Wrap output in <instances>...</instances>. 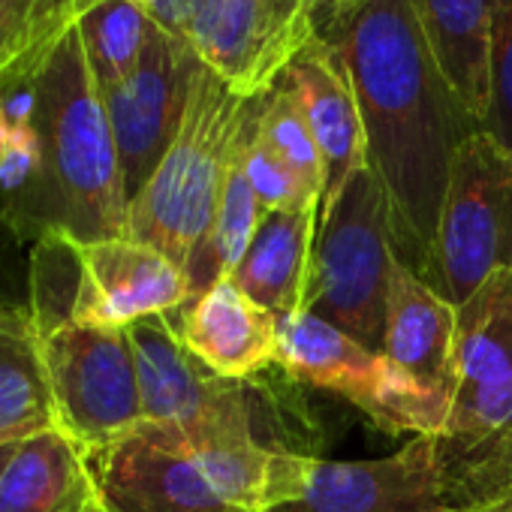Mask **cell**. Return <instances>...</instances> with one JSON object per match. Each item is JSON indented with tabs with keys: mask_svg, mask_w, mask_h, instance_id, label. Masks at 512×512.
Here are the masks:
<instances>
[{
	"mask_svg": "<svg viewBox=\"0 0 512 512\" xmlns=\"http://www.w3.org/2000/svg\"><path fill=\"white\" fill-rule=\"evenodd\" d=\"M320 37L353 79L368 166L392 205L398 260L425 281L452 157L479 127L437 73L410 0H356Z\"/></svg>",
	"mask_w": 512,
	"mask_h": 512,
	"instance_id": "obj_1",
	"label": "cell"
},
{
	"mask_svg": "<svg viewBox=\"0 0 512 512\" xmlns=\"http://www.w3.org/2000/svg\"><path fill=\"white\" fill-rule=\"evenodd\" d=\"M34 133L37 181L7 229L22 244H37L52 232L73 241L130 235L118 145L76 25L37 73Z\"/></svg>",
	"mask_w": 512,
	"mask_h": 512,
	"instance_id": "obj_2",
	"label": "cell"
},
{
	"mask_svg": "<svg viewBox=\"0 0 512 512\" xmlns=\"http://www.w3.org/2000/svg\"><path fill=\"white\" fill-rule=\"evenodd\" d=\"M88 461L112 512H275L305 494L314 464L253 437H190L154 422Z\"/></svg>",
	"mask_w": 512,
	"mask_h": 512,
	"instance_id": "obj_3",
	"label": "cell"
},
{
	"mask_svg": "<svg viewBox=\"0 0 512 512\" xmlns=\"http://www.w3.org/2000/svg\"><path fill=\"white\" fill-rule=\"evenodd\" d=\"M434 449L446 512L512 494V269L458 305L455 395Z\"/></svg>",
	"mask_w": 512,
	"mask_h": 512,
	"instance_id": "obj_4",
	"label": "cell"
},
{
	"mask_svg": "<svg viewBox=\"0 0 512 512\" xmlns=\"http://www.w3.org/2000/svg\"><path fill=\"white\" fill-rule=\"evenodd\" d=\"M263 100L235 94L199 61L181 127L154 175L130 199L133 238L163 250L187 272L214 223L226 172L260 121Z\"/></svg>",
	"mask_w": 512,
	"mask_h": 512,
	"instance_id": "obj_5",
	"label": "cell"
},
{
	"mask_svg": "<svg viewBox=\"0 0 512 512\" xmlns=\"http://www.w3.org/2000/svg\"><path fill=\"white\" fill-rule=\"evenodd\" d=\"M31 317L37 323L76 320L103 329H130L166 317L193 299L187 272L133 235L73 241L43 235L31 244Z\"/></svg>",
	"mask_w": 512,
	"mask_h": 512,
	"instance_id": "obj_6",
	"label": "cell"
},
{
	"mask_svg": "<svg viewBox=\"0 0 512 512\" xmlns=\"http://www.w3.org/2000/svg\"><path fill=\"white\" fill-rule=\"evenodd\" d=\"M395 263L392 205L374 169L365 166L320 217L302 311L380 350Z\"/></svg>",
	"mask_w": 512,
	"mask_h": 512,
	"instance_id": "obj_7",
	"label": "cell"
},
{
	"mask_svg": "<svg viewBox=\"0 0 512 512\" xmlns=\"http://www.w3.org/2000/svg\"><path fill=\"white\" fill-rule=\"evenodd\" d=\"M278 365L299 383L335 392L392 434L440 437L452 395L401 371L383 350L308 314L278 317Z\"/></svg>",
	"mask_w": 512,
	"mask_h": 512,
	"instance_id": "obj_8",
	"label": "cell"
},
{
	"mask_svg": "<svg viewBox=\"0 0 512 512\" xmlns=\"http://www.w3.org/2000/svg\"><path fill=\"white\" fill-rule=\"evenodd\" d=\"M497 269H512V151L476 130L452 157L425 281L458 308Z\"/></svg>",
	"mask_w": 512,
	"mask_h": 512,
	"instance_id": "obj_9",
	"label": "cell"
},
{
	"mask_svg": "<svg viewBox=\"0 0 512 512\" xmlns=\"http://www.w3.org/2000/svg\"><path fill=\"white\" fill-rule=\"evenodd\" d=\"M37 335L58 428L88 455L145 422L127 329L52 320L37 323Z\"/></svg>",
	"mask_w": 512,
	"mask_h": 512,
	"instance_id": "obj_10",
	"label": "cell"
},
{
	"mask_svg": "<svg viewBox=\"0 0 512 512\" xmlns=\"http://www.w3.org/2000/svg\"><path fill=\"white\" fill-rule=\"evenodd\" d=\"M145 422L184 431L190 437H253L260 422V401L247 380H223L196 362L181 344L169 314L148 317L127 329Z\"/></svg>",
	"mask_w": 512,
	"mask_h": 512,
	"instance_id": "obj_11",
	"label": "cell"
},
{
	"mask_svg": "<svg viewBox=\"0 0 512 512\" xmlns=\"http://www.w3.org/2000/svg\"><path fill=\"white\" fill-rule=\"evenodd\" d=\"M196 70L199 58L193 49L154 25L136 70L103 94L130 199L145 187L169 151L181 127Z\"/></svg>",
	"mask_w": 512,
	"mask_h": 512,
	"instance_id": "obj_12",
	"label": "cell"
},
{
	"mask_svg": "<svg viewBox=\"0 0 512 512\" xmlns=\"http://www.w3.org/2000/svg\"><path fill=\"white\" fill-rule=\"evenodd\" d=\"M434 437H413L371 461L314 458L305 494L275 512H440Z\"/></svg>",
	"mask_w": 512,
	"mask_h": 512,
	"instance_id": "obj_13",
	"label": "cell"
},
{
	"mask_svg": "<svg viewBox=\"0 0 512 512\" xmlns=\"http://www.w3.org/2000/svg\"><path fill=\"white\" fill-rule=\"evenodd\" d=\"M187 353L223 380H250L278 365V317L247 299L232 275L169 314Z\"/></svg>",
	"mask_w": 512,
	"mask_h": 512,
	"instance_id": "obj_14",
	"label": "cell"
},
{
	"mask_svg": "<svg viewBox=\"0 0 512 512\" xmlns=\"http://www.w3.org/2000/svg\"><path fill=\"white\" fill-rule=\"evenodd\" d=\"M287 85L296 91L314 142L323 154L326 166V193L320 205V217L341 196L344 184L368 166V139L359 112V100L353 91V79L347 64L335 52V46L323 37L311 40L287 67Z\"/></svg>",
	"mask_w": 512,
	"mask_h": 512,
	"instance_id": "obj_15",
	"label": "cell"
},
{
	"mask_svg": "<svg viewBox=\"0 0 512 512\" xmlns=\"http://www.w3.org/2000/svg\"><path fill=\"white\" fill-rule=\"evenodd\" d=\"M455 332L458 308L398 260L380 350L419 383L455 395Z\"/></svg>",
	"mask_w": 512,
	"mask_h": 512,
	"instance_id": "obj_16",
	"label": "cell"
},
{
	"mask_svg": "<svg viewBox=\"0 0 512 512\" xmlns=\"http://www.w3.org/2000/svg\"><path fill=\"white\" fill-rule=\"evenodd\" d=\"M410 7L437 73L482 130L491 97L494 0H410Z\"/></svg>",
	"mask_w": 512,
	"mask_h": 512,
	"instance_id": "obj_17",
	"label": "cell"
},
{
	"mask_svg": "<svg viewBox=\"0 0 512 512\" xmlns=\"http://www.w3.org/2000/svg\"><path fill=\"white\" fill-rule=\"evenodd\" d=\"M0 512H109L88 452L61 428L22 440L0 476Z\"/></svg>",
	"mask_w": 512,
	"mask_h": 512,
	"instance_id": "obj_18",
	"label": "cell"
},
{
	"mask_svg": "<svg viewBox=\"0 0 512 512\" xmlns=\"http://www.w3.org/2000/svg\"><path fill=\"white\" fill-rule=\"evenodd\" d=\"M320 208L269 211L232 272L238 290L275 317L305 308Z\"/></svg>",
	"mask_w": 512,
	"mask_h": 512,
	"instance_id": "obj_19",
	"label": "cell"
},
{
	"mask_svg": "<svg viewBox=\"0 0 512 512\" xmlns=\"http://www.w3.org/2000/svg\"><path fill=\"white\" fill-rule=\"evenodd\" d=\"M187 46L217 79L241 97H266L269 0H202Z\"/></svg>",
	"mask_w": 512,
	"mask_h": 512,
	"instance_id": "obj_20",
	"label": "cell"
},
{
	"mask_svg": "<svg viewBox=\"0 0 512 512\" xmlns=\"http://www.w3.org/2000/svg\"><path fill=\"white\" fill-rule=\"evenodd\" d=\"M58 428L37 323L28 305L0 302V446Z\"/></svg>",
	"mask_w": 512,
	"mask_h": 512,
	"instance_id": "obj_21",
	"label": "cell"
},
{
	"mask_svg": "<svg viewBox=\"0 0 512 512\" xmlns=\"http://www.w3.org/2000/svg\"><path fill=\"white\" fill-rule=\"evenodd\" d=\"M244 142H241V148H244ZM241 148H238V154H235V160H232V166L226 172V184H223V193H220V205H217L214 223H211L208 235L202 238V244L196 247L193 260L187 266V278H190L193 296H199L217 278L235 272V266L241 263V256H244L256 226H260V220L266 214L260 208V199H256L247 175H244Z\"/></svg>",
	"mask_w": 512,
	"mask_h": 512,
	"instance_id": "obj_22",
	"label": "cell"
},
{
	"mask_svg": "<svg viewBox=\"0 0 512 512\" xmlns=\"http://www.w3.org/2000/svg\"><path fill=\"white\" fill-rule=\"evenodd\" d=\"M76 28L91 76L100 94H106L136 70L154 22L148 10L133 4V0H103V4L79 16Z\"/></svg>",
	"mask_w": 512,
	"mask_h": 512,
	"instance_id": "obj_23",
	"label": "cell"
},
{
	"mask_svg": "<svg viewBox=\"0 0 512 512\" xmlns=\"http://www.w3.org/2000/svg\"><path fill=\"white\" fill-rule=\"evenodd\" d=\"M76 22V0H0V79L37 73Z\"/></svg>",
	"mask_w": 512,
	"mask_h": 512,
	"instance_id": "obj_24",
	"label": "cell"
},
{
	"mask_svg": "<svg viewBox=\"0 0 512 512\" xmlns=\"http://www.w3.org/2000/svg\"><path fill=\"white\" fill-rule=\"evenodd\" d=\"M256 133L260 139L290 166V172L305 184L311 196L320 199L326 193V166L323 154L314 142V133L308 127V118L302 112V103L296 91L281 79L263 100L260 121H256Z\"/></svg>",
	"mask_w": 512,
	"mask_h": 512,
	"instance_id": "obj_25",
	"label": "cell"
},
{
	"mask_svg": "<svg viewBox=\"0 0 512 512\" xmlns=\"http://www.w3.org/2000/svg\"><path fill=\"white\" fill-rule=\"evenodd\" d=\"M356 0H269V46L266 73L278 85L293 58L320 37L326 22Z\"/></svg>",
	"mask_w": 512,
	"mask_h": 512,
	"instance_id": "obj_26",
	"label": "cell"
},
{
	"mask_svg": "<svg viewBox=\"0 0 512 512\" xmlns=\"http://www.w3.org/2000/svg\"><path fill=\"white\" fill-rule=\"evenodd\" d=\"M244 175L260 199V208L269 211H302V208H320V199L305 190V184L290 172V166L260 139V133L247 136L241 148Z\"/></svg>",
	"mask_w": 512,
	"mask_h": 512,
	"instance_id": "obj_27",
	"label": "cell"
},
{
	"mask_svg": "<svg viewBox=\"0 0 512 512\" xmlns=\"http://www.w3.org/2000/svg\"><path fill=\"white\" fill-rule=\"evenodd\" d=\"M482 130L512 151V0H494L491 97Z\"/></svg>",
	"mask_w": 512,
	"mask_h": 512,
	"instance_id": "obj_28",
	"label": "cell"
},
{
	"mask_svg": "<svg viewBox=\"0 0 512 512\" xmlns=\"http://www.w3.org/2000/svg\"><path fill=\"white\" fill-rule=\"evenodd\" d=\"M199 7H202V0H157V4L148 10V16L160 31L187 43V31L196 19Z\"/></svg>",
	"mask_w": 512,
	"mask_h": 512,
	"instance_id": "obj_29",
	"label": "cell"
},
{
	"mask_svg": "<svg viewBox=\"0 0 512 512\" xmlns=\"http://www.w3.org/2000/svg\"><path fill=\"white\" fill-rule=\"evenodd\" d=\"M440 512H446V509H440ZM464 512H512V494H506V497H500L494 503L476 506V509H464Z\"/></svg>",
	"mask_w": 512,
	"mask_h": 512,
	"instance_id": "obj_30",
	"label": "cell"
},
{
	"mask_svg": "<svg viewBox=\"0 0 512 512\" xmlns=\"http://www.w3.org/2000/svg\"><path fill=\"white\" fill-rule=\"evenodd\" d=\"M97 4H103V0H76V10H79V16L82 13H88L91 7H97ZM133 4H139V7H145V10H151L157 0H133Z\"/></svg>",
	"mask_w": 512,
	"mask_h": 512,
	"instance_id": "obj_31",
	"label": "cell"
},
{
	"mask_svg": "<svg viewBox=\"0 0 512 512\" xmlns=\"http://www.w3.org/2000/svg\"><path fill=\"white\" fill-rule=\"evenodd\" d=\"M16 446H19V443H7V446H0V476H4V470H7V464H10V458H13Z\"/></svg>",
	"mask_w": 512,
	"mask_h": 512,
	"instance_id": "obj_32",
	"label": "cell"
},
{
	"mask_svg": "<svg viewBox=\"0 0 512 512\" xmlns=\"http://www.w3.org/2000/svg\"><path fill=\"white\" fill-rule=\"evenodd\" d=\"M0 302H4V296H0Z\"/></svg>",
	"mask_w": 512,
	"mask_h": 512,
	"instance_id": "obj_33",
	"label": "cell"
},
{
	"mask_svg": "<svg viewBox=\"0 0 512 512\" xmlns=\"http://www.w3.org/2000/svg\"><path fill=\"white\" fill-rule=\"evenodd\" d=\"M109 512H112V509H109Z\"/></svg>",
	"mask_w": 512,
	"mask_h": 512,
	"instance_id": "obj_34",
	"label": "cell"
}]
</instances>
